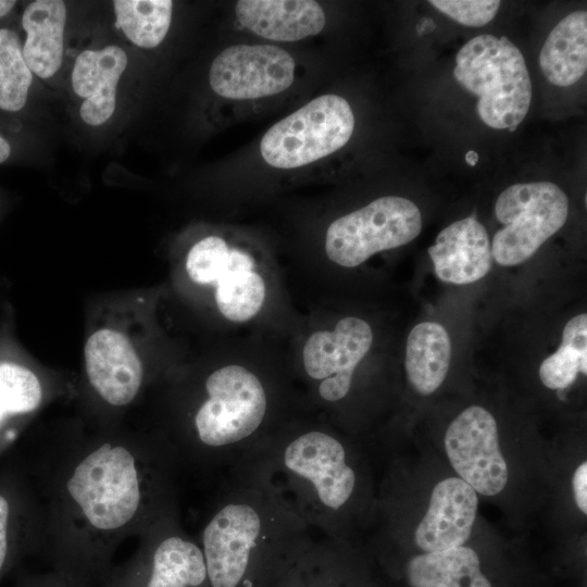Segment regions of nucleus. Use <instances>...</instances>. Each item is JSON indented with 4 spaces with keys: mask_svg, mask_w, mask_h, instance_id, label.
Returning <instances> with one entry per match:
<instances>
[{
    "mask_svg": "<svg viewBox=\"0 0 587 587\" xmlns=\"http://www.w3.org/2000/svg\"><path fill=\"white\" fill-rule=\"evenodd\" d=\"M66 8L61 0H37L25 9L22 25L26 40L23 57L32 73L41 78L55 74L63 58Z\"/></svg>",
    "mask_w": 587,
    "mask_h": 587,
    "instance_id": "4be33fe9",
    "label": "nucleus"
},
{
    "mask_svg": "<svg viewBox=\"0 0 587 587\" xmlns=\"http://www.w3.org/2000/svg\"><path fill=\"white\" fill-rule=\"evenodd\" d=\"M50 397V387L32 369L0 362V462Z\"/></svg>",
    "mask_w": 587,
    "mask_h": 587,
    "instance_id": "aec40b11",
    "label": "nucleus"
},
{
    "mask_svg": "<svg viewBox=\"0 0 587 587\" xmlns=\"http://www.w3.org/2000/svg\"><path fill=\"white\" fill-rule=\"evenodd\" d=\"M85 371L97 401L108 409L121 410L139 396L145 371L130 341L120 332L102 328L86 341Z\"/></svg>",
    "mask_w": 587,
    "mask_h": 587,
    "instance_id": "2eb2a0df",
    "label": "nucleus"
},
{
    "mask_svg": "<svg viewBox=\"0 0 587 587\" xmlns=\"http://www.w3.org/2000/svg\"><path fill=\"white\" fill-rule=\"evenodd\" d=\"M539 65L553 85L565 87L579 80L587 70V13L575 11L561 20L547 37Z\"/></svg>",
    "mask_w": 587,
    "mask_h": 587,
    "instance_id": "5701e85b",
    "label": "nucleus"
},
{
    "mask_svg": "<svg viewBox=\"0 0 587 587\" xmlns=\"http://www.w3.org/2000/svg\"><path fill=\"white\" fill-rule=\"evenodd\" d=\"M137 538L135 552L113 565L100 587H210L201 547L183 527L178 508Z\"/></svg>",
    "mask_w": 587,
    "mask_h": 587,
    "instance_id": "423d86ee",
    "label": "nucleus"
},
{
    "mask_svg": "<svg viewBox=\"0 0 587 587\" xmlns=\"http://www.w3.org/2000/svg\"><path fill=\"white\" fill-rule=\"evenodd\" d=\"M465 161L469 165L474 166L478 161V154L475 151H469L465 155Z\"/></svg>",
    "mask_w": 587,
    "mask_h": 587,
    "instance_id": "72a5a7b5",
    "label": "nucleus"
},
{
    "mask_svg": "<svg viewBox=\"0 0 587 587\" xmlns=\"http://www.w3.org/2000/svg\"><path fill=\"white\" fill-rule=\"evenodd\" d=\"M574 498L577 508L587 513V462H583L574 472L572 478Z\"/></svg>",
    "mask_w": 587,
    "mask_h": 587,
    "instance_id": "7c9ffc66",
    "label": "nucleus"
},
{
    "mask_svg": "<svg viewBox=\"0 0 587 587\" xmlns=\"http://www.w3.org/2000/svg\"><path fill=\"white\" fill-rule=\"evenodd\" d=\"M227 472L197 538L210 587H277L313 532L253 464Z\"/></svg>",
    "mask_w": 587,
    "mask_h": 587,
    "instance_id": "f03ea898",
    "label": "nucleus"
},
{
    "mask_svg": "<svg viewBox=\"0 0 587 587\" xmlns=\"http://www.w3.org/2000/svg\"><path fill=\"white\" fill-rule=\"evenodd\" d=\"M477 507V492L464 480H440L433 488L428 509L414 532L415 544L425 552L463 546L472 533Z\"/></svg>",
    "mask_w": 587,
    "mask_h": 587,
    "instance_id": "dca6fc26",
    "label": "nucleus"
},
{
    "mask_svg": "<svg viewBox=\"0 0 587 587\" xmlns=\"http://www.w3.org/2000/svg\"><path fill=\"white\" fill-rule=\"evenodd\" d=\"M578 373H587V315L578 314L564 326L559 349L539 366L541 383L550 389H565Z\"/></svg>",
    "mask_w": 587,
    "mask_h": 587,
    "instance_id": "a878e982",
    "label": "nucleus"
},
{
    "mask_svg": "<svg viewBox=\"0 0 587 587\" xmlns=\"http://www.w3.org/2000/svg\"><path fill=\"white\" fill-rule=\"evenodd\" d=\"M422 229L417 205L398 196H385L335 220L327 228L325 252L330 261L355 267L373 254L411 242Z\"/></svg>",
    "mask_w": 587,
    "mask_h": 587,
    "instance_id": "1a4fd4ad",
    "label": "nucleus"
},
{
    "mask_svg": "<svg viewBox=\"0 0 587 587\" xmlns=\"http://www.w3.org/2000/svg\"><path fill=\"white\" fill-rule=\"evenodd\" d=\"M354 129L346 99L323 95L274 124L263 136L260 152L276 168H296L342 148Z\"/></svg>",
    "mask_w": 587,
    "mask_h": 587,
    "instance_id": "0eeeda50",
    "label": "nucleus"
},
{
    "mask_svg": "<svg viewBox=\"0 0 587 587\" xmlns=\"http://www.w3.org/2000/svg\"><path fill=\"white\" fill-rule=\"evenodd\" d=\"M451 359L447 329L435 322H423L410 332L405 347V372L410 385L420 395L436 391L444 383Z\"/></svg>",
    "mask_w": 587,
    "mask_h": 587,
    "instance_id": "b1692460",
    "label": "nucleus"
},
{
    "mask_svg": "<svg viewBox=\"0 0 587 587\" xmlns=\"http://www.w3.org/2000/svg\"><path fill=\"white\" fill-rule=\"evenodd\" d=\"M43 541L42 508L21 449L0 462V583Z\"/></svg>",
    "mask_w": 587,
    "mask_h": 587,
    "instance_id": "9b49d317",
    "label": "nucleus"
},
{
    "mask_svg": "<svg viewBox=\"0 0 587 587\" xmlns=\"http://www.w3.org/2000/svg\"><path fill=\"white\" fill-rule=\"evenodd\" d=\"M10 153V143L0 135V164L8 160Z\"/></svg>",
    "mask_w": 587,
    "mask_h": 587,
    "instance_id": "2f4dec72",
    "label": "nucleus"
},
{
    "mask_svg": "<svg viewBox=\"0 0 587 587\" xmlns=\"http://www.w3.org/2000/svg\"><path fill=\"white\" fill-rule=\"evenodd\" d=\"M22 452L42 508L39 555L79 587H100L121 544L178 508L163 435L107 430Z\"/></svg>",
    "mask_w": 587,
    "mask_h": 587,
    "instance_id": "f257e3e1",
    "label": "nucleus"
},
{
    "mask_svg": "<svg viewBox=\"0 0 587 587\" xmlns=\"http://www.w3.org/2000/svg\"><path fill=\"white\" fill-rule=\"evenodd\" d=\"M175 433L165 438L182 463L228 470L272 434V397L261 376L239 364L210 372Z\"/></svg>",
    "mask_w": 587,
    "mask_h": 587,
    "instance_id": "20e7f679",
    "label": "nucleus"
},
{
    "mask_svg": "<svg viewBox=\"0 0 587 587\" xmlns=\"http://www.w3.org/2000/svg\"><path fill=\"white\" fill-rule=\"evenodd\" d=\"M454 78L478 97L477 113L489 127L513 132L526 116L532 83L523 54L507 37L479 35L457 53Z\"/></svg>",
    "mask_w": 587,
    "mask_h": 587,
    "instance_id": "39448f33",
    "label": "nucleus"
},
{
    "mask_svg": "<svg viewBox=\"0 0 587 587\" xmlns=\"http://www.w3.org/2000/svg\"><path fill=\"white\" fill-rule=\"evenodd\" d=\"M372 342L371 326L353 316L341 319L333 330L310 335L302 350V366L320 403L334 407L349 396L355 369Z\"/></svg>",
    "mask_w": 587,
    "mask_h": 587,
    "instance_id": "f8f14e48",
    "label": "nucleus"
},
{
    "mask_svg": "<svg viewBox=\"0 0 587 587\" xmlns=\"http://www.w3.org/2000/svg\"><path fill=\"white\" fill-rule=\"evenodd\" d=\"M352 565L345 540L313 537L291 561L277 587H353L358 578Z\"/></svg>",
    "mask_w": 587,
    "mask_h": 587,
    "instance_id": "412c9836",
    "label": "nucleus"
},
{
    "mask_svg": "<svg viewBox=\"0 0 587 587\" xmlns=\"http://www.w3.org/2000/svg\"><path fill=\"white\" fill-rule=\"evenodd\" d=\"M116 27L141 48H154L165 38L172 20L171 0L113 1Z\"/></svg>",
    "mask_w": 587,
    "mask_h": 587,
    "instance_id": "bb28decb",
    "label": "nucleus"
},
{
    "mask_svg": "<svg viewBox=\"0 0 587 587\" xmlns=\"http://www.w3.org/2000/svg\"><path fill=\"white\" fill-rule=\"evenodd\" d=\"M32 80L16 33L0 28V109L10 112L23 109Z\"/></svg>",
    "mask_w": 587,
    "mask_h": 587,
    "instance_id": "cd10ccee",
    "label": "nucleus"
},
{
    "mask_svg": "<svg viewBox=\"0 0 587 587\" xmlns=\"http://www.w3.org/2000/svg\"><path fill=\"white\" fill-rule=\"evenodd\" d=\"M445 449L450 464L476 492L495 496L508 483V465L498 440L497 422L479 405L463 410L449 425Z\"/></svg>",
    "mask_w": 587,
    "mask_h": 587,
    "instance_id": "ddd939ff",
    "label": "nucleus"
},
{
    "mask_svg": "<svg viewBox=\"0 0 587 587\" xmlns=\"http://www.w3.org/2000/svg\"><path fill=\"white\" fill-rule=\"evenodd\" d=\"M15 587H79L63 575L48 571L43 573L21 572Z\"/></svg>",
    "mask_w": 587,
    "mask_h": 587,
    "instance_id": "c756f323",
    "label": "nucleus"
},
{
    "mask_svg": "<svg viewBox=\"0 0 587 587\" xmlns=\"http://www.w3.org/2000/svg\"><path fill=\"white\" fill-rule=\"evenodd\" d=\"M434 270L442 282L465 285L483 278L491 267V243L475 216L444 228L428 248Z\"/></svg>",
    "mask_w": 587,
    "mask_h": 587,
    "instance_id": "f3484780",
    "label": "nucleus"
},
{
    "mask_svg": "<svg viewBox=\"0 0 587 587\" xmlns=\"http://www.w3.org/2000/svg\"><path fill=\"white\" fill-rule=\"evenodd\" d=\"M127 66V55L117 46L101 50H85L76 59L72 85L75 93L85 101L80 116L89 125L105 123L113 114L116 103V87Z\"/></svg>",
    "mask_w": 587,
    "mask_h": 587,
    "instance_id": "a211bd4d",
    "label": "nucleus"
},
{
    "mask_svg": "<svg viewBox=\"0 0 587 587\" xmlns=\"http://www.w3.org/2000/svg\"><path fill=\"white\" fill-rule=\"evenodd\" d=\"M429 3L458 23L471 27L489 23L500 7V1L495 0H432Z\"/></svg>",
    "mask_w": 587,
    "mask_h": 587,
    "instance_id": "c85d7f7f",
    "label": "nucleus"
},
{
    "mask_svg": "<svg viewBox=\"0 0 587 587\" xmlns=\"http://www.w3.org/2000/svg\"><path fill=\"white\" fill-rule=\"evenodd\" d=\"M15 3L13 0H0V18L7 15Z\"/></svg>",
    "mask_w": 587,
    "mask_h": 587,
    "instance_id": "473e14b6",
    "label": "nucleus"
},
{
    "mask_svg": "<svg viewBox=\"0 0 587 587\" xmlns=\"http://www.w3.org/2000/svg\"><path fill=\"white\" fill-rule=\"evenodd\" d=\"M569 199L555 184H515L500 193L495 204L503 224L491 242L492 259L505 266L529 259L565 223Z\"/></svg>",
    "mask_w": 587,
    "mask_h": 587,
    "instance_id": "6e6552de",
    "label": "nucleus"
},
{
    "mask_svg": "<svg viewBox=\"0 0 587 587\" xmlns=\"http://www.w3.org/2000/svg\"><path fill=\"white\" fill-rule=\"evenodd\" d=\"M405 576L411 587H491L478 554L463 546L413 557Z\"/></svg>",
    "mask_w": 587,
    "mask_h": 587,
    "instance_id": "393cba45",
    "label": "nucleus"
},
{
    "mask_svg": "<svg viewBox=\"0 0 587 587\" xmlns=\"http://www.w3.org/2000/svg\"><path fill=\"white\" fill-rule=\"evenodd\" d=\"M295 78V61L271 45H236L212 62L209 80L213 91L227 99L249 100L286 90Z\"/></svg>",
    "mask_w": 587,
    "mask_h": 587,
    "instance_id": "4468645a",
    "label": "nucleus"
},
{
    "mask_svg": "<svg viewBox=\"0 0 587 587\" xmlns=\"http://www.w3.org/2000/svg\"><path fill=\"white\" fill-rule=\"evenodd\" d=\"M235 12L246 28L277 41L314 36L326 22L322 7L313 0H240Z\"/></svg>",
    "mask_w": 587,
    "mask_h": 587,
    "instance_id": "6ab92c4d",
    "label": "nucleus"
},
{
    "mask_svg": "<svg viewBox=\"0 0 587 587\" xmlns=\"http://www.w3.org/2000/svg\"><path fill=\"white\" fill-rule=\"evenodd\" d=\"M240 460L260 470L313 533L345 540L359 507L361 476L340 436L322 425L292 423Z\"/></svg>",
    "mask_w": 587,
    "mask_h": 587,
    "instance_id": "7ed1b4c3",
    "label": "nucleus"
},
{
    "mask_svg": "<svg viewBox=\"0 0 587 587\" xmlns=\"http://www.w3.org/2000/svg\"><path fill=\"white\" fill-rule=\"evenodd\" d=\"M186 271L193 283L215 286L218 311L232 322L249 321L264 303L265 282L253 258L218 236H208L191 247Z\"/></svg>",
    "mask_w": 587,
    "mask_h": 587,
    "instance_id": "9d476101",
    "label": "nucleus"
}]
</instances>
